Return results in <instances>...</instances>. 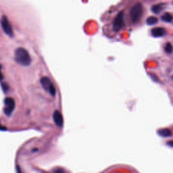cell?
<instances>
[{
  "mask_svg": "<svg viewBox=\"0 0 173 173\" xmlns=\"http://www.w3.org/2000/svg\"><path fill=\"white\" fill-rule=\"evenodd\" d=\"M4 103H5V107L4 110V113L6 114L7 116H10V114L12 113L15 107L14 100L11 98V97H7V98L4 100Z\"/></svg>",
  "mask_w": 173,
  "mask_h": 173,
  "instance_id": "cell-6",
  "label": "cell"
},
{
  "mask_svg": "<svg viewBox=\"0 0 173 173\" xmlns=\"http://www.w3.org/2000/svg\"><path fill=\"white\" fill-rule=\"evenodd\" d=\"M0 76H1V74H0Z\"/></svg>",
  "mask_w": 173,
  "mask_h": 173,
  "instance_id": "cell-15",
  "label": "cell"
},
{
  "mask_svg": "<svg viewBox=\"0 0 173 173\" xmlns=\"http://www.w3.org/2000/svg\"><path fill=\"white\" fill-rule=\"evenodd\" d=\"M0 23H1L2 29H3L5 33L10 37H13L14 36L13 29H12L10 22L9 20L7 19L6 16H3L1 17Z\"/></svg>",
  "mask_w": 173,
  "mask_h": 173,
  "instance_id": "cell-4",
  "label": "cell"
},
{
  "mask_svg": "<svg viewBox=\"0 0 173 173\" xmlns=\"http://www.w3.org/2000/svg\"><path fill=\"white\" fill-rule=\"evenodd\" d=\"M54 121L55 122L56 125L62 127V125H63V117L62 116V114L60 113V112L59 111H56L54 114Z\"/></svg>",
  "mask_w": 173,
  "mask_h": 173,
  "instance_id": "cell-8",
  "label": "cell"
},
{
  "mask_svg": "<svg viewBox=\"0 0 173 173\" xmlns=\"http://www.w3.org/2000/svg\"><path fill=\"white\" fill-rule=\"evenodd\" d=\"M143 14V6L141 4L137 3L132 7L131 12H130V16H131V21L134 23H136L139 21Z\"/></svg>",
  "mask_w": 173,
  "mask_h": 173,
  "instance_id": "cell-2",
  "label": "cell"
},
{
  "mask_svg": "<svg viewBox=\"0 0 173 173\" xmlns=\"http://www.w3.org/2000/svg\"><path fill=\"white\" fill-rule=\"evenodd\" d=\"M163 10V5L162 4H158L154 5L152 7V11L155 14L160 13Z\"/></svg>",
  "mask_w": 173,
  "mask_h": 173,
  "instance_id": "cell-11",
  "label": "cell"
},
{
  "mask_svg": "<svg viewBox=\"0 0 173 173\" xmlns=\"http://www.w3.org/2000/svg\"><path fill=\"white\" fill-rule=\"evenodd\" d=\"M172 19H173V16L169 13H165L162 16V21L166 22H170L172 21Z\"/></svg>",
  "mask_w": 173,
  "mask_h": 173,
  "instance_id": "cell-12",
  "label": "cell"
},
{
  "mask_svg": "<svg viewBox=\"0 0 173 173\" xmlns=\"http://www.w3.org/2000/svg\"><path fill=\"white\" fill-rule=\"evenodd\" d=\"M173 51V47L171 45V43H168L166 44V47H165V52H166L168 54H171Z\"/></svg>",
  "mask_w": 173,
  "mask_h": 173,
  "instance_id": "cell-13",
  "label": "cell"
},
{
  "mask_svg": "<svg viewBox=\"0 0 173 173\" xmlns=\"http://www.w3.org/2000/svg\"><path fill=\"white\" fill-rule=\"evenodd\" d=\"M152 35L154 37H160L165 35L166 34V29L161 27H157V28H154L152 30Z\"/></svg>",
  "mask_w": 173,
  "mask_h": 173,
  "instance_id": "cell-7",
  "label": "cell"
},
{
  "mask_svg": "<svg viewBox=\"0 0 173 173\" xmlns=\"http://www.w3.org/2000/svg\"><path fill=\"white\" fill-rule=\"evenodd\" d=\"M167 145H169L170 147H173V141H170L167 143Z\"/></svg>",
  "mask_w": 173,
  "mask_h": 173,
  "instance_id": "cell-14",
  "label": "cell"
},
{
  "mask_svg": "<svg viewBox=\"0 0 173 173\" xmlns=\"http://www.w3.org/2000/svg\"><path fill=\"white\" fill-rule=\"evenodd\" d=\"M158 133L160 135V136L163 137H170L172 135V132L169 129H160L158 131Z\"/></svg>",
  "mask_w": 173,
  "mask_h": 173,
  "instance_id": "cell-9",
  "label": "cell"
},
{
  "mask_svg": "<svg viewBox=\"0 0 173 173\" xmlns=\"http://www.w3.org/2000/svg\"><path fill=\"white\" fill-rule=\"evenodd\" d=\"M41 84L42 85L43 88L47 92L52 96H56V90L55 87L54 86L53 83H52L51 80L47 77H43L41 79Z\"/></svg>",
  "mask_w": 173,
  "mask_h": 173,
  "instance_id": "cell-3",
  "label": "cell"
},
{
  "mask_svg": "<svg viewBox=\"0 0 173 173\" xmlns=\"http://www.w3.org/2000/svg\"><path fill=\"white\" fill-rule=\"evenodd\" d=\"M124 25V12L121 11L115 17L113 22V29L115 31H119Z\"/></svg>",
  "mask_w": 173,
  "mask_h": 173,
  "instance_id": "cell-5",
  "label": "cell"
},
{
  "mask_svg": "<svg viewBox=\"0 0 173 173\" xmlns=\"http://www.w3.org/2000/svg\"><path fill=\"white\" fill-rule=\"evenodd\" d=\"M14 59L18 64L21 66H27L31 63V57L26 49L18 48L16 50L14 54Z\"/></svg>",
  "mask_w": 173,
  "mask_h": 173,
  "instance_id": "cell-1",
  "label": "cell"
},
{
  "mask_svg": "<svg viewBox=\"0 0 173 173\" xmlns=\"http://www.w3.org/2000/svg\"><path fill=\"white\" fill-rule=\"evenodd\" d=\"M158 22V19L155 16H150L146 20V23L149 26L157 24Z\"/></svg>",
  "mask_w": 173,
  "mask_h": 173,
  "instance_id": "cell-10",
  "label": "cell"
}]
</instances>
